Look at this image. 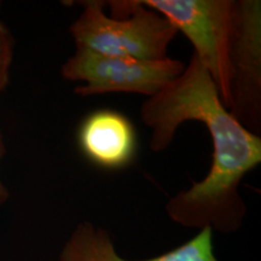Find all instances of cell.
<instances>
[{"instance_id":"obj_4","label":"cell","mask_w":261,"mask_h":261,"mask_svg":"<svg viewBox=\"0 0 261 261\" xmlns=\"http://www.w3.org/2000/svg\"><path fill=\"white\" fill-rule=\"evenodd\" d=\"M185 69L182 61L171 57L160 61H137L76 48L62 67V76L85 85L75 87L80 96L110 92L158 94Z\"/></svg>"},{"instance_id":"obj_3","label":"cell","mask_w":261,"mask_h":261,"mask_svg":"<svg viewBox=\"0 0 261 261\" xmlns=\"http://www.w3.org/2000/svg\"><path fill=\"white\" fill-rule=\"evenodd\" d=\"M181 32L195 48L194 55L214 81L220 100L232 107L231 50L238 21L234 0H140Z\"/></svg>"},{"instance_id":"obj_2","label":"cell","mask_w":261,"mask_h":261,"mask_svg":"<svg viewBox=\"0 0 261 261\" xmlns=\"http://www.w3.org/2000/svg\"><path fill=\"white\" fill-rule=\"evenodd\" d=\"M109 4L112 17L104 12V3H84L83 12L70 27L77 48L137 61L168 57V46L178 32L167 18L140 0Z\"/></svg>"},{"instance_id":"obj_9","label":"cell","mask_w":261,"mask_h":261,"mask_svg":"<svg viewBox=\"0 0 261 261\" xmlns=\"http://www.w3.org/2000/svg\"><path fill=\"white\" fill-rule=\"evenodd\" d=\"M5 152V146H4V140H3L2 132H0V161H2L3 155ZM8 198V190L4 187V184L2 182V179H0V205H2Z\"/></svg>"},{"instance_id":"obj_6","label":"cell","mask_w":261,"mask_h":261,"mask_svg":"<svg viewBox=\"0 0 261 261\" xmlns=\"http://www.w3.org/2000/svg\"><path fill=\"white\" fill-rule=\"evenodd\" d=\"M60 261H133L117 254L107 230L89 221L79 224L62 249ZM138 261H218L213 249V230L202 228L192 240L151 259Z\"/></svg>"},{"instance_id":"obj_5","label":"cell","mask_w":261,"mask_h":261,"mask_svg":"<svg viewBox=\"0 0 261 261\" xmlns=\"http://www.w3.org/2000/svg\"><path fill=\"white\" fill-rule=\"evenodd\" d=\"M231 68L232 107L228 112L256 135L261 114V4L256 0L238 2Z\"/></svg>"},{"instance_id":"obj_1","label":"cell","mask_w":261,"mask_h":261,"mask_svg":"<svg viewBox=\"0 0 261 261\" xmlns=\"http://www.w3.org/2000/svg\"><path fill=\"white\" fill-rule=\"evenodd\" d=\"M143 122L152 129L150 149L165 150L185 121L207 127L213 144L207 177L173 196L166 205L169 219L185 227L223 233L242 226L247 205L240 184L261 162V139L241 125L220 100L214 81L195 55L182 73L140 108Z\"/></svg>"},{"instance_id":"obj_7","label":"cell","mask_w":261,"mask_h":261,"mask_svg":"<svg viewBox=\"0 0 261 261\" xmlns=\"http://www.w3.org/2000/svg\"><path fill=\"white\" fill-rule=\"evenodd\" d=\"M77 140L84 155L102 168H123L135 159V126L115 110L102 109L90 114L81 123Z\"/></svg>"},{"instance_id":"obj_8","label":"cell","mask_w":261,"mask_h":261,"mask_svg":"<svg viewBox=\"0 0 261 261\" xmlns=\"http://www.w3.org/2000/svg\"><path fill=\"white\" fill-rule=\"evenodd\" d=\"M14 57V39L9 29L0 21V92L9 84L10 67Z\"/></svg>"}]
</instances>
